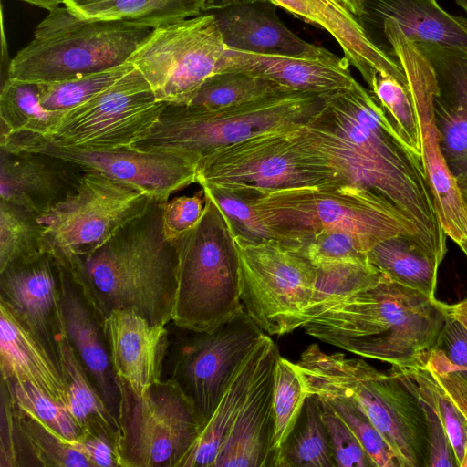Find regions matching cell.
Returning <instances> with one entry per match:
<instances>
[{"label": "cell", "mask_w": 467, "mask_h": 467, "mask_svg": "<svg viewBox=\"0 0 467 467\" xmlns=\"http://www.w3.org/2000/svg\"><path fill=\"white\" fill-rule=\"evenodd\" d=\"M358 18L365 31L391 22L412 43L467 51V18L448 13L437 0H365Z\"/></svg>", "instance_id": "obj_26"}, {"label": "cell", "mask_w": 467, "mask_h": 467, "mask_svg": "<svg viewBox=\"0 0 467 467\" xmlns=\"http://www.w3.org/2000/svg\"><path fill=\"white\" fill-rule=\"evenodd\" d=\"M205 202L203 188L192 196H179L166 201L163 207V228L167 239L173 241L193 227L204 212Z\"/></svg>", "instance_id": "obj_47"}, {"label": "cell", "mask_w": 467, "mask_h": 467, "mask_svg": "<svg viewBox=\"0 0 467 467\" xmlns=\"http://www.w3.org/2000/svg\"><path fill=\"white\" fill-rule=\"evenodd\" d=\"M166 201L152 199L92 253L59 261L102 321L116 309L132 310L154 325L172 320L178 255L163 228Z\"/></svg>", "instance_id": "obj_2"}, {"label": "cell", "mask_w": 467, "mask_h": 467, "mask_svg": "<svg viewBox=\"0 0 467 467\" xmlns=\"http://www.w3.org/2000/svg\"><path fill=\"white\" fill-rule=\"evenodd\" d=\"M460 467H467V442L465 444L462 460L460 463Z\"/></svg>", "instance_id": "obj_58"}, {"label": "cell", "mask_w": 467, "mask_h": 467, "mask_svg": "<svg viewBox=\"0 0 467 467\" xmlns=\"http://www.w3.org/2000/svg\"><path fill=\"white\" fill-rule=\"evenodd\" d=\"M437 90V87H436ZM441 146L454 173L467 165V110L450 107L434 97Z\"/></svg>", "instance_id": "obj_45"}, {"label": "cell", "mask_w": 467, "mask_h": 467, "mask_svg": "<svg viewBox=\"0 0 467 467\" xmlns=\"http://www.w3.org/2000/svg\"><path fill=\"white\" fill-rule=\"evenodd\" d=\"M458 246L461 248V250L462 251V253L465 254V256L467 257V241L466 242H463L460 244H458Z\"/></svg>", "instance_id": "obj_60"}, {"label": "cell", "mask_w": 467, "mask_h": 467, "mask_svg": "<svg viewBox=\"0 0 467 467\" xmlns=\"http://www.w3.org/2000/svg\"><path fill=\"white\" fill-rule=\"evenodd\" d=\"M233 240L245 312L268 335L282 336L302 327L313 296L316 266L275 239L250 241L233 235Z\"/></svg>", "instance_id": "obj_10"}, {"label": "cell", "mask_w": 467, "mask_h": 467, "mask_svg": "<svg viewBox=\"0 0 467 467\" xmlns=\"http://www.w3.org/2000/svg\"><path fill=\"white\" fill-rule=\"evenodd\" d=\"M24 2L37 5L48 11L59 6L63 0H22Z\"/></svg>", "instance_id": "obj_56"}, {"label": "cell", "mask_w": 467, "mask_h": 467, "mask_svg": "<svg viewBox=\"0 0 467 467\" xmlns=\"http://www.w3.org/2000/svg\"><path fill=\"white\" fill-rule=\"evenodd\" d=\"M407 388L426 402L441 421L454 451L458 467L467 442V421L433 373L425 367L391 366Z\"/></svg>", "instance_id": "obj_34"}, {"label": "cell", "mask_w": 467, "mask_h": 467, "mask_svg": "<svg viewBox=\"0 0 467 467\" xmlns=\"http://www.w3.org/2000/svg\"><path fill=\"white\" fill-rule=\"evenodd\" d=\"M162 379L174 380L207 421L235 373L265 337L244 310L213 331L168 325Z\"/></svg>", "instance_id": "obj_11"}, {"label": "cell", "mask_w": 467, "mask_h": 467, "mask_svg": "<svg viewBox=\"0 0 467 467\" xmlns=\"http://www.w3.org/2000/svg\"><path fill=\"white\" fill-rule=\"evenodd\" d=\"M64 114L42 107L37 83L8 78L1 85L0 136L25 131L47 137Z\"/></svg>", "instance_id": "obj_33"}, {"label": "cell", "mask_w": 467, "mask_h": 467, "mask_svg": "<svg viewBox=\"0 0 467 467\" xmlns=\"http://www.w3.org/2000/svg\"><path fill=\"white\" fill-rule=\"evenodd\" d=\"M454 1L467 15V0H454Z\"/></svg>", "instance_id": "obj_59"}, {"label": "cell", "mask_w": 467, "mask_h": 467, "mask_svg": "<svg viewBox=\"0 0 467 467\" xmlns=\"http://www.w3.org/2000/svg\"><path fill=\"white\" fill-rule=\"evenodd\" d=\"M152 30L121 20L83 19L57 6L10 61L8 78L47 84L121 66Z\"/></svg>", "instance_id": "obj_6"}, {"label": "cell", "mask_w": 467, "mask_h": 467, "mask_svg": "<svg viewBox=\"0 0 467 467\" xmlns=\"http://www.w3.org/2000/svg\"><path fill=\"white\" fill-rule=\"evenodd\" d=\"M0 148L10 151H40L74 162L130 184L152 198L168 201L170 195L197 182V167L176 153L124 147L83 150L51 144L43 136L15 132L0 137Z\"/></svg>", "instance_id": "obj_16"}, {"label": "cell", "mask_w": 467, "mask_h": 467, "mask_svg": "<svg viewBox=\"0 0 467 467\" xmlns=\"http://www.w3.org/2000/svg\"><path fill=\"white\" fill-rule=\"evenodd\" d=\"M70 445L83 453L92 467L120 466L117 447L106 435L83 431L81 437Z\"/></svg>", "instance_id": "obj_49"}, {"label": "cell", "mask_w": 467, "mask_h": 467, "mask_svg": "<svg viewBox=\"0 0 467 467\" xmlns=\"http://www.w3.org/2000/svg\"><path fill=\"white\" fill-rule=\"evenodd\" d=\"M280 353L271 347L213 467H274V386Z\"/></svg>", "instance_id": "obj_20"}, {"label": "cell", "mask_w": 467, "mask_h": 467, "mask_svg": "<svg viewBox=\"0 0 467 467\" xmlns=\"http://www.w3.org/2000/svg\"><path fill=\"white\" fill-rule=\"evenodd\" d=\"M274 341L265 335L239 368L180 467H213Z\"/></svg>", "instance_id": "obj_28"}, {"label": "cell", "mask_w": 467, "mask_h": 467, "mask_svg": "<svg viewBox=\"0 0 467 467\" xmlns=\"http://www.w3.org/2000/svg\"><path fill=\"white\" fill-rule=\"evenodd\" d=\"M61 267L60 306L67 337L108 410L119 422L121 392L103 321L69 271L62 264Z\"/></svg>", "instance_id": "obj_21"}, {"label": "cell", "mask_w": 467, "mask_h": 467, "mask_svg": "<svg viewBox=\"0 0 467 467\" xmlns=\"http://www.w3.org/2000/svg\"><path fill=\"white\" fill-rule=\"evenodd\" d=\"M202 2L203 0H109L69 10L83 19L121 20L156 28L202 14Z\"/></svg>", "instance_id": "obj_32"}, {"label": "cell", "mask_w": 467, "mask_h": 467, "mask_svg": "<svg viewBox=\"0 0 467 467\" xmlns=\"http://www.w3.org/2000/svg\"><path fill=\"white\" fill-rule=\"evenodd\" d=\"M154 199L130 184L86 171L77 191L38 217L43 246L59 261L88 254Z\"/></svg>", "instance_id": "obj_12"}, {"label": "cell", "mask_w": 467, "mask_h": 467, "mask_svg": "<svg viewBox=\"0 0 467 467\" xmlns=\"http://www.w3.org/2000/svg\"><path fill=\"white\" fill-rule=\"evenodd\" d=\"M276 6L327 31L340 46L344 57L370 85L377 73L386 74L408 87L396 57L378 47L358 18L340 0H270Z\"/></svg>", "instance_id": "obj_22"}, {"label": "cell", "mask_w": 467, "mask_h": 467, "mask_svg": "<svg viewBox=\"0 0 467 467\" xmlns=\"http://www.w3.org/2000/svg\"><path fill=\"white\" fill-rule=\"evenodd\" d=\"M317 398L320 403L336 467H375L349 427L322 398Z\"/></svg>", "instance_id": "obj_46"}, {"label": "cell", "mask_w": 467, "mask_h": 467, "mask_svg": "<svg viewBox=\"0 0 467 467\" xmlns=\"http://www.w3.org/2000/svg\"><path fill=\"white\" fill-rule=\"evenodd\" d=\"M325 96L282 90L217 109L166 103L150 133L130 148L176 153L196 167L206 156L255 135L305 123Z\"/></svg>", "instance_id": "obj_5"}, {"label": "cell", "mask_w": 467, "mask_h": 467, "mask_svg": "<svg viewBox=\"0 0 467 467\" xmlns=\"http://www.w3.org/2000/svg\"><path fill=\"white\" fill-rule=\"evenodd\" d=\"M42 237L37 215L0 200V271L45 254Z\"/></svg>", "instance_id": "obj_35"}, {"label": "cell", "mask_w": 467, "mask_h": 467, "mask_svg": "<svg viewBox=\"0 0 467 467\" xmlns=\"http://www.w3.org/2000/svg\"><path fill=\"white\" fill-rule=\"evenodd\" d=\"M165 104L134 67L93 99L65 112L43 138L56 146L83 150L130 147L150 133Z\"/></svg>", "instance_id": "obj_14"}, {"label": "cell", "mask_w": 467, "mask_h": 467, "mask_svg": "<svg viewBox=\"0 0 467 467\" xmlns=\"http://www.w3.org/2000/svg\"><path fill=\"white\" fill-rule=\"evenodd\" d=\"M368 87L406 144L421 157L418 118L408 88L382 73H377Z\"/></svg>", "instance_id": "obj_41"}, {"label": "cell", "mask_w": 467, "mask_h": 467, "mask_svg": "<svg viewBox=\"0 0 467 467\" xmlns=\"http://www.w3.org/2000/svg\"><path fill=\"white\" fill-rule=\"evenodd\" d=\"M306 394L296 364L279 355L274 386V467L277 453L294 427Z\"/></svg>", "instance_id": "obj_39"}, {"label": "cell", "mask_w": 467, "mask_h": 467, "mask_svg": "<svg viewBox=\"0 0 467 467\" xmlns=\"http://www.w3.org/2000/svg\"><path fill=\"white\" fill-rule=\"evenodd\" d=\"M445 307L451 317L461 321L467 328V296L455 304H445Z\"/></svg>", "instance_id": "obj_53"}, {"label": "cell", "mask_w": 467, "mask_h": 467, "mask_svg": "<svg viewBox=\"0 0 467 467\" xmlns=\"http://www.w3.org/2000/svg\"><path fill=\"white\" fill-rule=\"evenodd\" d=\"M458 187L467 205V165L454 173Z\"/></svg>", "instance_id": "obj_54"}, {"label": "cell", "mask_w": 467, "mask_h": 467, "mask_svg": "<svg viewBox=\"0 0 467 467\" xmlns=\"http://www.w3.org/2000/svg\"><path fill=\"white\" fill-rule=\"evenodd\" d=\"M322 398L353 431L375 467H400L397 457L368 416L351 400L337 396Z\"/></svg>", "instance_id": "obj_42"}, {"label": "cell", "mask_w": 467, "mask_h": 467, "mask_svg": "<svg viewBox=\"0 0 467 467\" xmlns=\"http://www.w3.org/2000/svg\"><path fill=\"white\" fill-rule=\"evenodd\" d=\"M448 319L445 304L385 275L326 304L302 327L309 336L391 366L425 367Z\"/></svg>", "instance_id": "obj_3"}, {"label": "cell", "mask_w": 467, "mask_h": 467, "mask_svg": "<svg viewBox=\"0 0 467 467\" xmlns=\"http://www.w3.org/2000/svg\"><path fill=\"white\" fill-rule=\"evenodd\" d=\"M57 342L61 372L68 393L70 413L83 431L106 435L115 443L119 451V424L108 410L94 382L80 362L67 337L62 311Z\"/></svg>", "instance_id": "obj_29"}, {"label": "cell", "mask_w": 467, "mask_h": 467, "mask_svg": "<svg viewBox=\"0 0 467 467\" xmlns=\"http://www.w3.org/2000/svg\"><path fill=\"white\" fill-rule=\"evenodd\" d=\"M420 401L423 407L427 420V467H458L454 451L441 421L426 402L421 400H420Z\"/></svg>", "instance_id": "obj_48"}, {"label": "cell", "mask_w": 467, "mask_h": 467, "mask_svg": "<svg viewBox=\"0 0 467 467\" xmlns=\"http://www.w3.org/2000/svg\"><path fill=\"white\" fill-rule=\"evenodd\" d=\"M205 196L201 219L173 240L178 288L171 322L182 328L211 332L244 308L232 233L218 207Z\"/></svg>", "instance_id": "obj_8"}, {"label": "cell", "mask_w": 467, "mask_h": 467, "mask_svg": "<svg viewBox=\"0 0 467 467\" xmlns=\"http://www.w3.org/2000/svg\"><path fill=\"white\" fill-rule=\"evenodd\" d=\"M112 367L137 395L162 379L168 326L154 325L132 310L116 309L103 321Z\"/></svg>", "instance_id": "obj_19"}, {"label": "cell", "mask_w": 467, "mask_h": 467, "mask_svg": "<svg viewBox=\"0 0 467 467\" xmlns=\"http://www.w3.org/2000/svg\"><path fill=\"white\" fill-rule=\"evenodd\" d=\"M305 123L265 131L220 149L197 166V183L261 194L345 183Z\"/></svg>", "instance_id": "obj_7"}, {"label": "cell", "mask_w": 467, "mask_h": 467, "mask_svg": "<svg viewBox=\"0 0 467 467\" xmlns=\"http://www.w3.org/2000/svg\"><path fill=\"white\" fill-rule=\"evenodd\" d=\"M0 464L2 467H92L83 453L14 400L12 410L1 422Z\"/></svg>", "instance_id": "obj_27"}, {"label": "cell", "mask_w": 467, "mask_h": 467, "mask_svg": "<svg viewBox=\"0 0 467 467\" xmlns=\"http://www.w3.org/2000/svg\"><path fill=\"white\" fill-rule=\"evenodd\" d=\"M61 268L55 256L45 253L0 271V298L37 337L59 368L57 337L61 313Z\"/></svg>", "instance_id": "obj_17"}, {"label": "cell", "mask_w": 467, "mask_h": 467, "mask_svg": "<svg viewBox=\"0 0 467 467\" xmlns=\"http://www.w3.org/2000/svg\"><path fill=\"white\" fill-rule=\"evenodd\" d=\"M286 89L288 88L244 71H222L207 79L187 104L217 109Z\"/></svg>", "instance_id": "obj_36"}, {"label": "cell", "mask_w": 467, "mask_h": 467, "mask_svg": "<svg viewBox=\"0 0 467 467\" xmlns=\"http://www.w3.org/2000/svg\"><path fill=\"white\" fill-rule=\"evenodd\" d=\"M316 267L345 263H366L368 250L359 239L344 232H323L296 248Z\"/></svg>", "instance_id": "obj_44"}, {"label": "cell", "mask_w": 467, "mask_h": 467, "mask_svg": "<svg viewBox=\"0 0 467 467\" xmlns=\"http://www.w3.org/2000/svg\"><path fill=\"white\" fill-rule=\"evenodd\" d=\"M244 71L288 89L327 96L351 88L358 82L349 63L334 55L329 57H302L256 54L227 48L221 71Z\"/></svg>", "instance_id": "obj_24"}, {"label": "cell", "mask_w": 467, "mask_h": 467, "mask_svg": "<svg viewBox=\"0 0 467 467\" xmlns=\"http://www.w3.org/2000/svg\"><path fill=\"white\" fill-rule=\"evenodd\" d=\"M14 402L50 428L69 445L83 431L66 407L54 401L26 381L4 379ZM71 446V445H70Z\"/></svg>", "instance_id": "obj_40"}, {"label": "cell", "mask_w": 467, "mask_h": 467, "mask_svg": "<svg viewBox=\"0 0 467 467\" xmlns=\"http://www.w3.org/2000/svg\"><path fill=\"white\" fill-rule=\"evenodd\" d=\"M262 0H203L202 13L223 9L229 6Z\"/></svg>", "instance_id": "obj_52"}, {"label": "cell", "mask_w": 467, "mask_h": 467, "mask_svg": "<svg viewBox=\"0 0 467 467\" xmlns=\"http://www.w3.org/2000/svg\"><path fill=\"white\" fill-rule=\"evenodd\" d=\"M229 49L302 57H329L327 49L299 38L276 14L270 0L254 1L209 12Z\"/></svg>", "instance_id": "obj_23"}, {"label": "cell", "mask_w": 467, "mask_h": 467, "mask_svg": "<svg viewBox=\"0 0 467 467\" xmlns=\"http://www.w3.org/2000/svg\"><path fill=\"white\" fill-rule=\"evenodd\" d=\"M226 49L213 15L207 12L153 28L128 62L144 76L158 100L187 104L221 71Z\"/></svg>", "instance_id": "obj_13"}, {"label": "cell", "mask_w": 467, "mask_h": 467, "mask_svg": "<svg viewBox=\"0 0 467 467\" xmlns=\"http://www.w3.org/2000/svg\"><path fill=\"white\" fill-rule=\"evenodd\" d=\"M109 0H63V5L67 7L68 9H74L79 6L96 4L99 2H104Z\"/></svg>", "instance_id": "obj_57"}, {"label": "cell", "mask_w": 467, "mask_h": 467, "mask_svg": "<svg viewBox=\"0 0 467 467\" xmlns=\"http://www.w3.org/2000/svg\"><path fill=\"white\" fill-rule=\"evenodd\" d=\"M433 375L467 421V376L461 370Z\"/></svg>", "instance_id": "obj_51"}, {"label": "cell", "mask_w": 467, "mask_h": 467, "mask_svg": "<svg viewBox=\"0 0 467 467\" xmlns=\"http://www.w3.org/2000/svg\"><path fill=\"white\" fill-rule=\"evenodd\" d=\"M254 206L268 237L292 248L319 233L344 232L359 239L368 252L399 235L413 238L429 252L404 213L381 195L355 184L265 192L254 195Z\"/></svg>", "instance_id": "obj_4"}, {"label": "cell", "mask_w": 467, "mask_h": 467, "mask_svg": "<svg viewBox=\"0 0 467 467\" xmlns=\"http://www.w3.org/2000/svg\"><path fill=\"white\" fill-rule=\"evenodd\" d=\"M119 381L120 467H180L206 422L193 402L172 379L140 395Z\"/></svg>", "instance_id": "obj_9"}, {"label": "cell", "mask_w": 467, "mask_h": 467, "mask_svg": "<svg viewBox=\"0 0 467 467\" xmlns=\"http://www.w3.org/2000/svg\"><path fill=\"white\" fill-rule=\"evenodd\" d=\"M275 467H336L316 396L306 397L299 416L277 453Z\"/></svg>", "instance_id": "obj_31"}, {"label": "cell", "mask_w": 467, "mask_h": 467, "mask_svg": "<svg viewBox=\"0 0 467 467\" xmlns=\"http://www.w3.org/2000/svg\"><path fill=\"white\" fill-rule=\"evenodd\" d=\"M437 348L444 352L449 360L456 366V370L467 372V328L449 313Z\"/></svg>", "instance_id": "obj_50"}, {"label": "cell", "mask_w": 467, "mask_h": 467, "mask_svg": "<svg viewBox=\"0 0 467 467\" xmlns=\"http://www.w3.org/2000/svg\"><path fill=\"white\" fill-rule=\"evenodd\" d=\"M201 187L220 210L233 235L250 241L269 238L255 212L254 194L212 186Z\"/></svg>", "instance_id": "obj_43"}, {"label": "cell", "mask_w": 467, "mask_h": 467, "mask_svg": "<svg viewBox=\"0 0 467 467\" xmlns=\"http://www.w3.org/2000/svg\"><path fill=\"white\" fill-rule=\"evenodd\" d=\"M368 259L390 280L435 297L441 262L413 238L399 235L384 240L368 252Z\"/></svg>", "instance_id": "obj_30"}, {"label": "cell", "mask_w": 467, "mask_h": 467, "mask_svg": "<svg viewBox=\"0 0 467 467\" xmlns=\"http://www.w3.org/2000/svg\"><path fill=\"white\" fill-rule=\"evenodd\" d=\"M0 355L1 378L28 382L68 409V393L60 368L37 337L1 298Z\"/></svg>", "instance_id": "obj_25"}, {"label": "cell", "mask_w": 467, "mask_h": 467, "mask_svg": "<svg viewBox=\"0 0 467 467\" xmlns=\"http://www.w3.org/2000/svg\"><path fill=\"white\" fill-rule=\"evenodd\" d=\"M382 49L396 57L407 78L420 129V151L441 226L457 245L467 241V205L444 157L437 125L432 68L413 43L391 22L378 30Z\"/></svg>", "instance_id": "obj_15"}, {"label": "cell", "mask_w": 467, "mask_h": 467, "mask_svg": "<svg viewBox=\"0 0 467 467\" xmlns=\"http://www.w3.org/2000/svg\"><path fill=\"white\" fill-rule=\"evenodd\" d=\"M84 172L78 164L45 152L0 148V200L39 217L72 195Z\"/></svg>", "instance_id": "obj_18"}, {"label": "cell", "mask_w": 467, "mask_h": 467, "mask_svg": "<svg viewBox=\"0 0 467 467\" xmlns=\"http://www.w3.org/2000/svg\"><path fill=\"white\" fill-rule=\"evenodd\" d=\"M135 67L127 62L101 72L59 82L38 84L40 102L50 111L67 112L93 99Z\"/></svg>", "instance_id": "obj_38"}, {"label": "cell", "mask_w": 467, "mask_h": 467, "mask_svg": "<svg viewBox=\"0 0 467 467\" xmlns=\"http://www.w3.org/2000/svg\"><path fill=\"white\" fill-rule=\"evenodd\" d=\"M305 129L345 182L393 203L414 223L429 252L442 262L448 236L422 159L406 144L370 90L357 82L325 96Z\"/></svg>", "instance_id": "obj_1"}, {"label": "cell", "mask_w": 467, "mask_h": 467, "mask_svg": "<svg viewBox=\"0 0 467 467\" xmlns=\"http://www.w3.org/2000/svg\"><path fill=\"white\" fill-rule=\"evenodd\" d=\"M343 5L357 17H359L364 10L365 0H340Z\"/></svg>", "instance_id": "obj_55"}, {"label": "cell", "mask_w": 467, "mask_h": 467, "mask_svg": "<svg viewBox=\"0 0 467 467\" xmlns=\"http://www.w3.org/2000/svg\"><path fill=\"white\" fill-rule=\"evenodd\" d=\"M313 296L303 314V325L317 316L323 306L347 297L378 282L384 275L366 263H345L316 267Z\"/></svg>", "instance_id": "obj_37"}]
</instances>
